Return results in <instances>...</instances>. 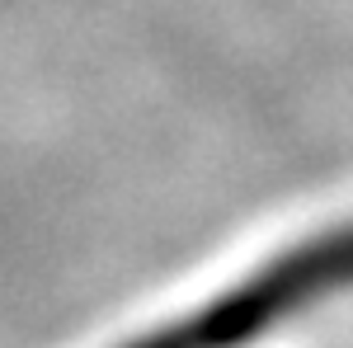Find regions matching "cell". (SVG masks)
<instances>
[{
	"mask_svg": "<svg viewBox=\"0 0 353 348\" xmlns=\"http://www.w3.org/2000/svg\"><path fill=\"white\" fill-rule=\"evenodd\" d=\"M339 296H353V216L306 231L245 273L217 278L212 287L179 296L170 311L141 316L90 348H259Z\"/></svg>",
	"mask_w": 353,
	"mask_h": 348,
	"instance_id": "1",
	"label": "cell"
}]
</instances>
